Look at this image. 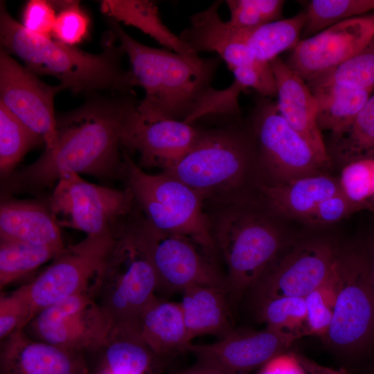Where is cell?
<instances>
[{"instance_id":"obj_3","label":"cell","mask_w":374,"mask_h":374,"mask_svg":"<svg viewBox=\"0 0 374 374\" xmlns=\"http://www.w3.org/2000/svg\"><path fill=\"white\" fill-rule=\"evenodd\" d=\"M109 34L100 53L86 52L28 32L10 15L5 2H0L1 48L19 57L38 76L55 77L65 89L76 93L133 91L131 71L122 66L125 49L116 44L117 38L112 30Z\"/></svg>"},{"instance_id":"obj_45","label":"cell","mask_w":374,"mask_h":374,"mask_svg":"<svg viewBox=\"0 0 374 374\" xmlns=\"http://www.w3.org/2000/svg\"><path fill=\"white\" fill-rule=\"evenodd\" d=\"M296 354L300 362L307 371L308 374H353L344 368H337L324 366L303 355L299 353Z\"/></svg>"},{"instance_id":"obj_27","label":"cell","mask_w":374,"mask_h":374,"mask_svg":"<svg viewBox=\"0 0 374 374\" xmlns=\"http://www.w3.org/2000/svg\"><path fill=\"white\" fill-rule=\"evenodd\" d=\"M100 8L109 19L139 29L169 51L193 62L202 58L163 23L158 6L153 1L105 0Z\"/></svg>"},{"instance_id":"obj_1","label":"cell","mask_w":374,"mask_h":374,"mask_svg":"<svg viewBox=\"0 0 374 374\" xmlns=\"http://www.w3.org/2000/svg\"><path fill=\"white\" fill-rule=\"evenodd\" d=\"M92 95L80 107L56 116L53 145L6 179L4 192L42 194L69 172L103 179L125 177L121 130L139 100L134 91Z\"/></svg>"},{"instance_id":"obj_40","label":"cell","mask_w":374,"mask_h":374,"mask_svg":"<svg viewBox=\"0 0 374 374\" xmlns=\"http://www.w3.org/2000/svg\"><path fill=\"white\" fill-rule=\"evenodd\" d=\"M35 314L22 289L1 294L0 340L18 330H24Z\"/></svg>"},{"instance_id":"obj_37","label":"cell","mask_w":374,"mask_h":374,"mask_svg":"<svg viewBox=\"0 0 374 374\" xmlns=\"http://www.w3.org/2000/svg\"><path fill=\"white\" fill-rule=\"evenodd\" d=\"M232 28L249 31L265 24L280 19L285 1L226 0Z\"/></svg>"},{"instance_id":"obj_2","label":"cell","mask_w":374,"mask_h":374,"mask_svg":"<svg viewBox=\"0 0 374 374\" xmlns=\"http://www.w3.org/2000/svg\"><path fill=\"white\" fill-rule=\"evenodd\" d=\"M111 30L125 49L135 87L145 91L137 112L151 119H172L195 123L204 117L216 89L211 85L220 57L190 61L166 48L145 45L109 19Z\"/></svg>"},{"instance_id":"obj_7","label":"cell","mask_w":374,"mask_h":374,"mask_svg":"<svg viewBox=\"0 0 374 374\" xmlns=\"http://www.w3.org/2000/svg\"><path fill=\"white\" fill-rule=\"evenodd\" d=\"M127 188L145 218L155 228L189 238L208 255L216 245L203 197L186 184L163 172L144 171L122 148Z\"/></svg>"},{"instance_id":"obj_14","label":"cell","mask_w":374,"mask_h":374,"mask_svg":"<svg viewBox=\"0 0 374 374\" xmlns=\"http://www.w3.org/2000/svg\"><path fill=\"white\" fill-rule=\"evenodd\" d=\"M337 253L323 242L285 246L250 290L252 303L271 297H305L328 275Z\"/></svg>"},{"instance_id":"obj_18","label":"cell","mask_w":374,"mask_h":374,"mask_svg":"<svg viewBox=\"0 0 374 374\" xmlns=\"http://www.w3.org/2000/svg\"><path fill=\"white\" fill-rule=\"evenodd\" d=\"M299 333L266 328L256 330L234 328L219 341L208 344H189L185 352L197 359L210 363L227 374H247L259 368L274 357L287 352Z\"/></svg>"},{"instance_id":"obj_30","label":"cell","mask_w":374,"mask_h":374,"mask_svg":"<svg viewBox=\"0 0 374 374\" xmlns=\"http://www.w3.org/2000/svg\"><path fill=\"white\" fill-rule=\"evenodd\" d=\"M305 23V12H299L265 24L245 31L246 44L256 60L269 63L282 52L296 46Z\"/></svg>"},{"instance_id":"obj_32","label":"cell","mask_w":374,"mask_h":374,"mask_svg":"<svg viewBox=\"0 0 374 374\" xmlns=\"http://www.w3.org/2000/svg\"><path fill=\"white\" fill-rule=\"evenodd\" d=\"M44 139L0 103V172L8 179L27 152Z\"/></svg>"},{"instance_id":"obj_35","label":"cell","mask_w":374,"mask_h":374,"mask_svg":"<svg viewBox=\"0 0 374 374\" xmlns=\"http://www.w3.org/2000/svg\"><path fill=\"white\" fill-rule=\"evenodd\" d=\"M305 12L303 32L312 36L339 21L374 12V0H312Z\"/></svg>"},{"instance_id":"obj_17","label":"cell","mask_w":374,"mask_h":374,"mask_svg":"<svg viewBox=\"0 0 374 374\" xmlns=\"http://www.w3.org/2000/svg\"><path fill=\"white\" fill-rule=\"evenodd\" d=\"M202 128L195 123L172 119L151 120L136 106L126 116L121 130L122 148L136 153L142 168L163 170L181 159L199 139Z\"/></svg>"},{"instance_id":"obj_29","label":"cell","mask_w":374,"mask_h":374,"mask_svg":"<svg viewBox=\"0 0 374 374\" xmlns=\"http://www.w3.org/2000/svg\"><path fill=\"white\" fill-rule=\"evenodd\" d=\"M329 150L346 165L374 159V91L353 120L331 134Z\"/></svg>"},{"instance_id":"obj_33","label":"cell","mask_w":374,"mask_h":374,"mask_svg":"<svg viewBox=\"0 0 374 374\" xmlns=\"http://www.w3.org/2000/svg\"><path fill=\"white\" fill-rule=\"evenodd\" d=\"M309 88L335 86L374 91V38L362 51L306 82Z\"/></svg>"},{"instance_id":"obj_23","label":"cell","mask_w":374,"mask_h":374,"mask_svg":"<svg viewBox=\"0 0 374 374\" xmlns=\"http://www.w3.org/2000/svg\"><path fill=\"white\" fill-rule=\"evenodd\" d=\"M0 240L64 247L46 202L7 199L0 206Z\"/></svg>"},{"instance_id":"obj_11","label":"cell","mask_w":374,"mask_h":374,"mask_svg":"<svg viewBox=\"0 0 374 374\" xmlns=\"http://www.w3.org/2000/svg\"><path fill=\"white\" fill-rule=\"evenodd\" d=\"M137 224L157 274V292L182 293L196 286L227 292L226 276L193 240L155 228L143 214L137 215Z\"/></svg>"},{"instance_id":"obj_25","label":"cell","mask_w":374,"mask_h":374,"mask_svg":"<svg viewBox=\"0 0 374 374\" xmlns=\"http://www.w3.org/2000/svg\"><path fill=\"white\" fill-rule=\"evenodd\" d=\"M190 342L199 336L224 337L234 330L225 290L207 286L190 287L179 303Z\"/></svg>"},{"instance_id":"obj_4","label":"cell","mask_w":374,"mask_h":374,"mask_svg":"<svg viewBox=\"0 0 374 374\" xmlns=\"http://www.w3.org/2000/svg\"><path fill=\"white\" fill-rule=\"evenodd\" d=\"M240 116L230 118L220 127L202 128L191 149L162 172L186 184L204 199L232 200L247 169L258 160L250 120L244 123Z\"/></svg>"},{"instance_id":"obj_15","label":"cell","mask_w":374,"mask_h":374,"mask_svg":"<svg viewBox=\"0 0 374 374\" xmlns=\"http://www.w3.org/2000/svg\"><path fill=\"white\" fill-rule=\"evenodd\" d=\"M63 89L44 82L0 48V103L44 139L45 148L55 140L54 98Z\"/></svg>"},{"instance_id":"obj_12","label":"cell","mask_w":374,"mask_h":374,"mask_svg":"<svg viewBox=\"0 0 374 374\" xmlns=\"http://www.w3.org/2000/svg\"><path fill=\"white\" fill-rule=\"evenodd\" d=\"M250 116L258 161L278 182L317 174L329 159L320 154L280 114L276 103L258 96Z\"/></svg>"},{"instance_id":"obj_41","label":"cell","mask_w":374,"mask_h":374,"mask_svg":"<svg viewBox=\"0 0 374 374\" xmlns=\"http://www.w3.org/2000/svg\"><path fill=\"white\" fill-rule=\"evenodd\" d=\"M231 71L234 80L245 90L253 89L258 96L267 98L276 97V82L270 62L257 60L251 64L235 67Z\"/></svg>"},{"instance_id":"obj_48","label":"cell","mask_w":374,"mask_h":374,"mask_svg":"<svg viewBox=\"0 0 374 374\" xmlns=\"http://www.w3.org/2000/svg\"><path fill=\"white\" fill-rule=\"evenodd\" d=\"M367 374H374V364L369 368Z\"/></svg>"},{"instance_id":"obj_36","label":"cell","mask_w":374,"mask_h":374,"mask_svg":"<svg viewBox=\"0 0 374 374\" xmlns=\"http://www.w3.org/2000/svg\"><path fill=\"white\" fill-rule=\"evenodd\" d=\"M335 262L324 280L305 296L307 335L325 339L329 330L337 295V276Z\"/></svg>"},{"instance_id":"obj_20","label":"cell","mask_w":374,"mask_h":374,"mask_svg":"<svg viewBox=\"0 0 374 374\" xmlns=\"http://www.w3.org/2000/svg\"><path fill=\"white\" fill-rule=\"evenodd\" d=\"M222 1H215L206 9L191 15L189 26L180 38L197 55L214 52L231 71L257 61L245 41V31L235 29L221 18L219 8Z\"/></svg>"},{"instance_id":"obj_24","label":"cell","mask_w":374,"mask_h":374,"mask_svg":"<svg viewBox=\"0 0 374 374\" xmlns=\"http://www.w3.org/2000/svg\"><path fill=\"white\" fill-rule=\"evenodd\" d=\"M137 331L151 350L163 361L177 353L185 352L191 343L180 303L157 295L142 312Z\"/></svg>"},{"instance_id":"obj_39","label":"cell","mask_w":374,"mask_h":374,"mask_svg":"<svg viewBox=\"0 0 374 374\" xmlns=\"http://www.w3.org/2000/svg\"><path fill=\"white\" fill-rule=\"evenodd\" d=\"M343 194L351 203H361L374 195V159L345 166L340 181Z\"/></svg>"},{"instance_id":"obj_8","label":"cell","mask_w":374,"mask_h":374,"mask_svg":"<svg viewBox=\"0 0 374 374\" xmlns=\"http://www.w3.org/2000/svg\"><path fill=\"white\" fill-rule=\"evenodd\" d=\"M335 264L337 295L325 339L339 354L359 356L374 342V285L368 251L337 252Z\"/></svg>"},{"instance_id":"obj_19","label":"cell","mask_w":374,"mask_h":374,"mask_svg":"<svg viewBox=\"0 0 374 374\" xmlns=\"http://www.w3.org/2000/svg\"><path fill=\"white\" fill-rule=\"evenodd\" d=\"M88 355L68 351L18 330L1 340L0 374H89Z\"/></svg>"},{"instance_id":"obj_38","label":"cell","mask_w":374,"mask_h":374,"mask_svg":"<svg viewBox=\"0 0 374 374\" xmlns=\"http://www.w3.org/2000/svg\"><path fill=\"white\" fill-rule=\"evenodd\" d=\"M57 11L53 30L55 40L72 46L88 35L90 19L78 1H51Z\"/></svg>"},{"instance_id":"obj_31","label":"cell","mask_w":374,"mask_h":374,"mask_svg":"<svg viewBox=\"0 0 374 374\" xmlns=\"http://www.w3.org/2000/svg\"><path fill=\"white\" fill-rule=\"evenodd\" d=\"M63 247L0 240V290L53 260Z\"/></svg>"},{"instance_id":"obj_22","label":"cell","mask_w":374,"mask_h":374,"mask_svg":"<svg viewBox=\"0 0 374 374\" xmlns=\"http://www.w3.org/2000/svg\"><path fill=\"white\" fill-rule=\"evenodd\" d=\"M88 359L89 374H161L163 366L136 330L123 326L113 327Z\"/></svg>"},{"instance_id":"obj_47","label":"cell","mask_w":374,"mask_h":374,"mask_svg":"<svg viewBox=\"0 0 374 374\" xmlns=\"http://www.w3.org/2000/svg\"><path fill=\"white\" fill-rule=\"evenodd\" d=\"M368 254H369V258H370L371 276H372L373 283L374 285V245L372 247V249L370 251H368Z\"/></svg>"},{"instance_id":"obj_16","label":"cell","mask_w":374,"mask_h":374,"mask_svg":"<svg viewBox=\"0 0 374 374\" xmlns=\"http://www.w3.org/2000/svg\"><path fill=\"white\" fill-rule=\"evenodd\" d=\"M374 38V12L336 23L300 40L287 65L305 82L364 48Z\"/></svg>"},{"instance_id":"obj_44","label":"cell","mask_w":374,"mask_h":374,"mask_svg":"<svg viewBox=\"0 0 374 374\" xmlns=\"http://www.w3.org/2000/svg\"><path fill=\"white\" fill-rule=\"evenodd\" d=\"M257 374H308L296 354L285 352L264 364L258 368Z\"/></svg>"},{"instance_id":"obj_46","label":"cell","mask_w":374,"mask_h":374,"mask_svg":"<svg viewBox=\"0 0 374 374\" xmlns=\"http://www.w3.org/2000/svg\"><path fill=\"white\" fill-rule=\"evenodd\" d=\"M172 374H227L217 366L204 362L198 360L192 366Z\"/></svg>"},{"instance_id":"obj_42","label":"cell","mask_w":374,"mask_h":374,"mask_svg":"<svg viewBox=\"0 0 374 374\" xmlns=\"http://www.w3.org/2000/svg\"><path fill=\"white\" fill-rule=\"evenodd\" d=\"M56 15L51 1L30 0L24 7L21 24L33 34L51 37Z\"/></svg>"},{"instance_id":"obj_10","label":"cell","mask_w":374,"mask_h":374,"mask_svg":"<svg viewBox=\"0 0 374 374\" xmlns=\"http://www.w3.org/2000/svg\"><path fill=\"white\" fill-rule=\"evenodd\" d=\"M46 203L60 227L87 235L113 232L136 205L129 188L118 190L96 185L75 172L60 179Z\"/></svg>"},{"instance_id":"obj_9","label":"cell","mask_w":374,"mask_h":374,"mask_svg":"<svg viewBox=\"0 0 374 374\" xmlns=\"http://www.w3.org/2000/svg\"><path fill=\"white\" fill-rule=\"evenodd\" d=\"M114 241V231L87 235L79 242L64 247L46 270L21 286L35 315L77 294H88L95 299Z\"/></svg>"},{"instance_id":"obj_5","label":"cell","mask_w":374,"mask_h":374,"mask_svg":"<svg viewBox=\"0 0 374 374\" xmlns=\"http://www.w3.org/2000/svg\"><path fill=\"white\" fill-rule=\"evenodd\" d=\"M130 215L114 229L95 300L113 326L137 330L140 317L156 295L157 274L137 224Z\"/></svg>"},{"instance_id":"obj_13","label":"cell","mask_w":374,"mask_h":374,"mask_svg":"<svg viewBox=\"0 0 374 374\" xmlns=\"http://www.w3.org/2000/svg\"><path fill=\"white\" fill-rule=\"evenodd\" d=\"M113 324L95 299L80 294L39 311L24 331L30 338L89 355L107 339Z\"/></svg>"},{"instance_id":"obj_28","label":"cell","mask_w":374,"mask_h":374,"mask_svg":"<svg viewBox=\"0 0 374 374\" xmlns=\"http://www.w3.org/2000/svg\"><path fill=\"white\" fill-rule=\"evenodd\" d=\"M310 89L316 100L318 128L331 134L350 123L373 93L335 86Z\"/></svg>"},{"instance_id":"obj_21","label":"cell","mask_w":374,"mask_h":374,"mask_svg":"<svg viewBox=\"0 0 374 374\" xmlns=\"http://www.w3.org/2000/svg\"><path fill=\"white\" fill-rule=\"evenodd\" d=\"M280 114L323 157L330 159L317 123V104L307 83L280 57L270 62Z\"/></svg>"},{"instance_id":"obj_34","label":"cell","mask_w":374,"mask_h":374,"mask_svg":"<svg viewBox=\"0 0 374 374\" xmlns=\"http://www.w3.org/2000/svg\"><path fill=\"white\" fill-rule=\"evenodd\" d=\"M253 304L258 319L265 323L266 328L307 335L305 297H271Z\"/></svg>"},{"instance_id":"obj_26","label":"cell","mask_w":374,"mask_h":374,"mask_svg":"<svg viewBox=\"0 0 374 374\" xmlns=\"http://www.w3.org/2000/svg\"><path fill=\"white\" fill-rule=\"evenodd\" d=\"M262 191L275 211L305 219L323 200L342 193L335 179L317 174L262 185Z\"/></svg>"},{"instance_id":"obj_43","label":"cell","mask_w":374,"mask_h":374,"mask_svg":"<svg viewBox=\"0 0 374 374\" xmlns=\"http://www.w3.org/2000/svg\"><path fill=\"white\" fill-rule=\"evenodd\" d=\"M349 202L343 193H340L321 202L307 220L319 223L336 222L347 213Z\"/></svg>"},{"instance_id":"obj_6","label":"cell","mask_w":374,"mask_h":374,"mask_svg":"<svg viewBox=\"0 0 374 374\" xmlns=\"http://www.w3.org/2000/svg\"><path fill=\"white\" fill-rule=\"evenodd\" d=\"M211 222L227 267V294L235 301L250 292L285 245L270 219L233 199L224 202Z\"/></svg>"}]
</instances>
